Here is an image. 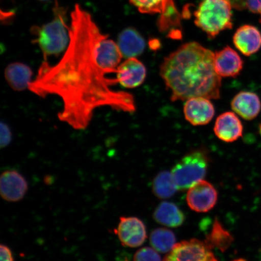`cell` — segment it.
<instances>
[{"mask_svg":"<svg viewBox=\"0 0 261 261\" xmlns=\"http://www.w3.org/2000/svg\"><path fill=\"white\" fill-rule=\"evenodd\" d=\"M234 9L243 11L247 8V0H228Z\"/></svg>","mask_w":261,"mask_h":261,"instance_id":"obj_28","label":"cell"},{"mask_svg":"<svg viewBox=\"0 0 261 261\" xmlns=\"http://www.w3.org/2000/svg\"><path fill=\"white\" fill-rule=\"evenodd\" d=\"M69 32L63 58L54 65L44 61L29 89L40 97H61L63 108L58 118L75 129L86 128L99 107L135 112L132 94L113 89L118 81L107 76L98 55V44L104 34L80 5L71 12Z\"/></svg>","mask_w":261,"mask_h":261,"instance_id":"obj_1","label":"cell"},{"mask_svg":"<svg viewBox=\"0 0 261 261\" xmlns=\"http://www.w3.org/2000/svg\"><path fill=\"white\" fill-rule=\"evenodd\" d=\"M123 57L136 58L142 54L146 47L144 38L133 28H127L119 35L117 40Z\"/></svg>","mask_w":261,"mask_h":261,"instance_id":"obj_16","label":"cell"},{"mask_svg":"<svg viewBox=\"0 0 261 261\" xmlns=\"http://www.w3.org/2000/svg\"><path fill=\"white\" fill-rule=\"evenodd\" d=\"M40 1L45 2V1H48V0H40Z\"/></svg>","mask_w":261,"mask_h":261,"instance_id":"obj_31","label":"cell"},{"mask_svg":"<svg viewBox=\"0 0 261 261\" xmlns=\"http://www.w3.org/2000/svg\"><path fill=\"white\" fill-rule=\"evenodd\" d=\"M233 241V238L228 231L224 229L220 222L215 220L213 228L207 236L205 242L212 248H216L224 252L230 247Z\"/></svg>","mask_w":261,"mask_h":261,"instance_id":"obj_22","label":"cell"},{"mask_svg":"<svg viewBox=\"0 0 261 261\" xmlns=\"http://www.w3.org/2000/svg\"><path fill=\"white\" fill-rule=\"evenodd\" d=\"M0 255L1 261H14L11 249L5 244L0 246Z\"/></svg>","mask_w":261,"mask_h":261,"instance_id":"obj_26","label":"cell"},{"mask_svg":"<svg viewBox=\"0 0 261 261\" xmlns=\"http://www.w3.org/2000/svg\"><path fill=\"white\" fill-rule=\"evenodd\" d=\"M178 190L171 172L162 171L156 176L153 181V191L160 198L172 197Z\"/></svg>","mask_w":261,"mask_h":261,"instance_id":"obj_20","label":"cell"},{"mask_svg":"<svg viewBox=\"0 0 261 261\" xmlns=\"http://www.w3.org/2000/svg\"><path fill=\"white\" fill-rule=\"evenodd\" d=\"M149 46L152 50H156L160 47V42L158 40H153L149 42Z\"/></svg>","mask_w":261,"mask_h":261,"instance_id":"obj_29","label":"cell"},{"mask_svg":"<svg viewBox=\"0 0 261 261\" xmlns=\"http://www.w3.org/2000/svg\"><path fill=\"white\" fill-rule=\"evenodd\" d=\"M214 133L222 141L231 143L242 137L243 126L238 117L233 112H226L217 117Z\"/></svg>","mask_w":261,"mask_h":261,"instance_id":"obj_13","label":"cell"},{"mask_svg":"<svg viewBox=\"0 0 261 261\" xmlns=\"http://www.w3.org/2000/svg\"><path fill=\"white\" fill-rule=\"evenodd\" d=\"M154 218L158 223L170 227H177L184 223L185 216L175 204L163 202L156 207Z\"/></svg>","mask_w":261,"mask_h":261,"instance_id":"obj_18","label":"cell"},{"mask_svg":"<svg viewBox=\"0 0 261 261\" xmlns=\"http://www.w3.org/2000/svg\"><path fill=\"white\" fill-rule=\"evenodd\" d=\"M176 238L172 231L166 228H156L150 237V243L156 252L167 253L171 252L175 246Z\"/></svg>","mask_w":261,"mask_h":261,"instance_id":"obj_21","label":"cell"},{"mask_svg":"<svg viewBox=\"0 0 261 261\" xmlns=\"http://www.w3.org/2000/svg\"><path fill=\"white\" fill-rule=\"evenodd\" d=\"M217 199V191L214 186L203 179L189 189L187 197L189 207L197 212L211 211L216 204Z\"/></svg>","mask_w":261,"mask_h":261,"instance_id":"obj_7","label":"cell"},{"mask_svg":"<svg viewBox=\"0 0 261 261\" xmlns=\"http://www.w3.org/2000/svg\"><path fill=\"white\" fill-rule=\"evenodd\" d=\"M247 8L254 14L261 17V0H247Z\"/></svg>","mask_w":261,"mask_h":261,"instance_id":"obj_27","label":"cell"},{"mask_svg":"<svg viewBox=\"0 0 261 261\" xmlns=\"http://www.w3.org/2000/svg\"><path fill=\"white\" fill-rule=\"evenodd\" d=\"M114 231L123 246L130 248L141 246L147 237L144 223L137 217H120Z\"/></svg>","mask_w":261,"mask_h":261,"instance_id":"obj_8","label":"cell"},{"mask_svg":"<svg viewBox=\"0 0 261 261\" xmlns=\"http://www.w3.org/2000/svg\"><path fill=\"white\" fill-rule=\"evenodd\" d=\"M212 248L197 239L177 243L163 261H218Z\"/></svg>","mask_w":261,"mask_h":261,"instance_id":"obj_6","label":"cell"},{"mask_svg":"<svg viewBox=\"0 0 261 261\" xmlns=\"http://www.w3.org/2000/svg\"><path fill=\"white\" fill-rule=\"evenodd\" d=\"M233 261H247L244 259H237V260H234Z\"/></svg>","mask_w":261,"mask_h":261,"instance_id":"obj_30","label":"cell"},{"mask_svg":"<svg viewBox=\"0 0 261 261\" xmlns=\"http://www.w3.org/2000/svg\"><path fill=\"white\" fill-rule=\"evenodd\" d=\"M181 15L179 14L173 0H169L167 5L161 13L158 21V27L161 32H166L171 30V33L179 31L177 28L180 26Z\"/></svg>","mask_w":261,"mask_h":261,"instance_id":"obj_19","label":"cell"},{"mask_svg":"<svg viewBox=\"0 0 261 261\" xmlns=\"http://www.w3.org/2000/svg\"><path fill=\"white\" fill-rule=\"evenodd\" d=\"M29 185L20 173L15 170L3 172L0 177V194L8 202H18L27 194Z\"/></svg>","mask_w":261,"mask_h":261,"instance_id":"obj_9","label":"cell"},{"mask_svg":"<svg viewBox=\"0 0 261 261\" xmlns=\"http://www.w3.org/2000/svg\"><path fill=\"white\" fill-rule=\"evenodd\" d=\"M208 166L207 153L204 149L194 150L182 158L171 174L178 190L190 189L206 175Z\"/></svg>","mask_w":261,"mask_h":261,"instance_id":"obj_5","label":"cell"},{"mask_svg":"<svg viewBox=\"0 0 261 261\" xmlns=\"http://www.w3.org/2000/svg\"><path fill=\"white\" fill-rule=\"evenodd\" d=\"M215 113L213 103L207 98L192 97L185 103V119L194 126L207 125L213 119Z\"/></svg>","mask_w":261,"mask_h":261,"instance_id":"obj_10","label":"cell"},{"mask_svg":"<svg viewBox=\"0 0 261 261\" xmlns=\"http://www.w3.org/2000/svg\"><path fill=\"white\" fill-rule=\"evenodd\" d=\"M12 140V133L9 126L6 122H1L0 125V146L5 148L10 145Z\"/></svg>","mask_w":261,"mask_h":261,"instance_id":"obj_25","label":"cell"},{"mask_svg":"<svg viewBox=\"0 0 261 261\" xmlns=\"http://www.w3.org/2000/svg\"><path fill=\"white\" fill-rule=\"evenodd\" d=\"M231 3L228 0H203L195 12V23L210 39L233 27Z\"/></svg>","mask_w":261,"mask_h":261,"instance_id":"obj_4","label":"cell"},{"mask_svg":"<svg viewBox=\"0 0 261 261\" xmlns=\"http://www.w3.org/2000/svg\"><path fill=\"white\" fill-rule=\"evenodd\" d=\"M53 20L42 26H34L31 33L35 36L34 42L37 44L44 55V61L48 57H57L69 44L70 28L65 22V9L57 3L54 9Z\"/></svg>","mask_w":261,"mask_h":261,"instance_id":"obj_3","label":"cell"},{"mask_svg":"<svg viewBox=\"0 0 261 261\" xmlns=\"http://www.w3.org/2000/svg\"><path fill=\"white\" fill-rule=\"evenodd\" d=\"M169 0H129L142 14H161Z\"/></svg>","mask_w":261,"mask_h":261,"instance_id":"obj_23","label":"cell"},{"mask_svg":"<svg viewBox=\"0 0 261 261\" xmlns=\"http://www.w3.org/2000/svg\"><path fill=\"white\" fill-rule=\"evenodd\" d=\"M234 46L245 56L257 53L261 48V32L253 25H244L234 33Z\"/></svg>","mask_w":261,"mask_h":261,"instance_id":"obj_14","label":"cell"},{"mask_svg":"<svg viewBox=\"0 0 261 261\" xmlns=\"http://www.w3.org/2000/svg\"><path fill=\"white\" fill-rule=\"evenodd\" d=\"M146 68L141 61L136 58H130L117 68V80L126 89H135L144 83Z\"/></svg>","mask_w":261,"mask_h":261,"instance_id":"obj_11","label":"cell"},{"mask_svg":"<svg viewBox=\"0 0 261 261\" xmlns=\"http://www.w3.org/2000/svg\"><path fill=\"white\" fill-rule=\"evenodd\" d=\"M5 76L9 86L16 91L29 89L32 83V70L30 67L21 63L10 64L6 68Z\"/></svg>","mask_w":261,"mask_h":261,"instance_id":"obj_17","label":"cell"},{"mask_svg":"<svg viewBox=\"0 0 261 261\" xmlns=\"http://www.w3.org/2000/svg\"><path fill=\"white\" fill-rule=\"evenodd\" d=\"M215 53L198 42H188L165 58L160 74L172 102L203 97L220 98L221 77L215 69Z\"/></svg>","mask_w":261,"mask_h":261,"instance_id":"obj_2","label":"cell"},{"mask_svg":"<svg viewBox=\"0 0 261 261\" xmlns=\"http://www.w3.org/2000/svg\"><path fill=\"white\" fill-rule=\"evenodd\" d=\"M134 261H162V259L154 249L143 247L136 253Z\"/></svg>","mask_w":261,"mask_h":261,"instance_id":"obj_24","label":"cell"},{"mask_svg":"<svg viewBox=\"0 0 261 261\" xmlns=\"http://www.w3.org/2000/svg\"><path fill=\"white\" fill-rule=\"evenodd\" d=\"M214 65L221 77H236L243 69L244 61L236 50L227 46L215 52Z\"/></svg>","mask_w":261,"mask_h":261,"instance_id":"obj_12","label":"cell"},{"mask_svg":"<svg viewBox=\"0 0 261 261\" xmlns=\"http://www.w3.org/2000/svg\"><path fill=\"white\" fill-rule=\"evenodd\" d=\"M231 109L245 120H251L258 116L261 103L258 96L250 91H241L233 97Z\"/></svg>","mask_w":261,"mask_h":261,"instance_id":"obj_15","label":"cell"}]
</instances>
